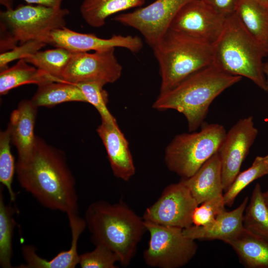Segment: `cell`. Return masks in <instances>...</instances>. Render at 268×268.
Returning a JSON list of instances; mask_svg holds the SVG:
<instances>
[{
  "instance_id": "6da1fadb",
  "label": "cell",
  "mask_w": 268,
  "mask_h": 268,
  "mask_svg": "<svg viewBox=\"0 0 268 268\" xmlns=\"http://www.w3.org/2000/svg\"><path fill=\"white\" fill-rule=\"evenodd\" d=\"M15 171L20 186L43 206L78 214L75 181L61 150L36 136L30 154L17 159Z\"/></svg>"
},
{
  "instance_id": "7a4b0ae2",
  "label": "cell",
  "mask_w": 268,
  "mask_h": 268,
  "mask_svg": "<svg viewBox=\"0 0 268 268\" xmlns=\"http://www.w3.org/2000/svg\"><path fill=\"white\" fill-rule=\"evenodd\" d=\"M84 218L95 246L108 247L122 266H129L147 231L142 217L121 201L111 203L99 200L90 204Z\"/></svg>"
},
{
  "instance_id": "3957f363",
  "label": "cell",
  "mask_w": 268,
  "mask_h": 268,
  "mask_svg": "<svg viewBox=\"0 0 268 268\" xmlns=\"http://www.w3.org/2000/svg\"><path fill=\"white\" fill-rule=\"evenodd\" d=\"M242 78L226 73L212 64L159 94L152 107L160 111L173 109L182 113L187 120L189 131L194 132L204 122L213 101Z\"/></svg>"
},
{
  "instance_id": "277c9868",
  "label": "cell",
  "mask_w": 268,
  "mask_h": 268,
  "mask_svg": "<svg viewBox=\"0 0 268 268\" xmlns=\"http://www.w3.org/2000/svg\"><path fill=\"white\" fill-rule=\"evenodd\" d=\"M213 47V64L223 71L244 76L268 92L263 59L268 53L248 32L233 13Z\"/></svg>"
},
{
  "instance_id": "5b68a950",
  "label": "cell",
  "mask_w": 268,
  "mask_h": 268,
  "mask_svg": "<svg viewBox=\"0 0 268 268\" xmlns=\"http://www.w3.org/2000/svg\"><path fill=\"white\" fill-rule=\"evenodd\" d=\"M152 48L159 67V94L213 63V46L170 29Z\"/></svg>"
},
{
  "instance_id": "8992f818",
  "label": "cell",
  "mask_w": 268,
  "mask_h": 268,
  "mask_svg": "<svg viewBox=\"0 0 268 268\" xmlns=\"http://www.w3.org/2000/svg\"><path fill=\"white\" fill-rule=\"evenodd\" d=\"M198 132L177 134L165 148L166 167L182 179L193 176L218 151L227 133L216 123L203 122Z\"/></svg>"
},
{
  "instance_id": "52a82bcc",
  "label": "cell",
  "mask_w": 268,
  "mask_h": 268,
  "mask_svg": "<svg viewBox=\"0 0 268 268\" xmlns=\"http://www.w3.org/2000/svg\"><path fill=\"white\" fill-rule=\"evenodd\" d=\"M69 13L67 9L62 7L20 4L0 11V31L17 44L33 40H42L47 44L52 31L66 27L65 18Z\"/></svg>"
},
{
  "instance_id": "ba28073f",
  "label": "cell",
  "mask_w": 268,
  "mask_h": 268,
  "mask_svg": "<svg viewBox=\"0 0 268 268\" xmlns=\"http://www.w3.org/2000/svg\"><path fill=\"white\" fill-rule=\"evenodd\" d=\"M150 239L143 254L145 263L158 268H180L196 255L198 246L195 240L186 237L183 229L164 226L144 220Z\"/></svg>"
},
{
  "instance_id": "9c48e42d",
  "label": "cell",
  "mask_w": 268,
  "mask_h": 268,
  "mask_svg": "<svg viewBox=\"0 0 268 268\" xmlns=\"http://www.w3.org/2000/svg\"><path fill=\"white\" fill-rule=\"evenodd\" d=\"M227 16L202 0H191L179 10L169 29L213 46L223 31Z\"/></svg>"
},
{
  "instance_id": "30bf717a",
  "label": "cell",
  "mask_w": 268,
  "mask_h": 268,
  "mask_svg": "<svg viewBox=\"0 0 268 268\" xmlns=\"http://www.w3.org/2000/svg\"><path fill=\"white\" fill-rule=\"evenodd\" d=\"M198 205L189 189L180 181L167 186L142 217L159 225L185 229L193 225V214Z\"/></svg>"
},
{
  "instance_id": "8fae6325",
  "label": "cell",
  "mask_w": 268,
  "mask_h": 268,
  "mask_svg": "<svg viewBox=\"0 0 268 268\" xmlns=\"http://www.w3.org/2000/svg\"><path fill=\"white\" fill-rule=\"evenodd\" d=\"M190 0H155L144 7L118 14L113 19L138 31L152 47L168 30L179 10Z\"/></svg>"
},
{
  "instance_id": "7c38bea8",
  "label": "cell",
  "mask_w": 268,
  "mask_h": 268,
  "mask_svg": "<svg viewBox=\"0 0 268 268\" xmlns=\"http://www.w3.org/2000/svg\"><path fill=\"white\" fill-rule=\"evenodd\" d=\"M115 48L74 53L62 77V81L76 84L88 81L112 83L121 76L122 66L115 54Z\"/></svg>"
},
{
  "instance_id": "4fadbf2b",
  "label": "cell",
  "mask_w": 268,
  "mask_h": 268,
  "mask_svg": "<svg viewBox=\"0 0 268 268\" xmlns=\"http://www.w3.org/2000/svg\"><path fill=\"white\" fill-rule=\"evenodd\" d=\"M252 116L239 119L226 133L219 148L222 181L226 192L237 175L242 164L258 134Z\"/></svg>"
},
{
  "instance_id": "5bb4252c",
  "label": "cell",
  "mask_w": 268,
  "mask_h": 268,
  "mask_svg": "<svg viewBox=\"0 0 268 268\" xmlns=\"http://www.w3.org/2000/svg\"><path fill=\"white\" fill-rule=\"evenodd\" d=\"M46 43L72 53L98 51L120 47L137 53L143 47L142 40L137 36L114 34L109 38L105 39L92 33L77 32L66 27L52 31L48 35Z\"/></svg>"
},
{
  "instance_id": "9a60e30c",
  "label": "cell",
  "mask_w": 268,
  "mask_h": 268,
  "mask_svg": "<svg viewBox=\"0 0 268 268\" xmlns=\"http://www.w3.org/2000/svg\"><path fill=\"white\" fill-rule=\"evenodd\" d=\"M96 131L106 149L114 175L129 181L134 175L135 168L129 142L118 125L101 121Z\"/></svg>"
},
{
  "instance_id": "2e32d148",
  "label": "cell",
  "mask_w": 268,
  "mask_h": 268,
  "mask_svg": "<svg viewBox=\"0 0 268 268\" xmlns=\"http://www.w3.org/2000/svg\"><path fill=\"white\" fill-rule=\"evenodd\" d=\"M71 233L70 248L58 254L49 261L40 257L34 246L25 245L22 246V255L26 263L17 268H74L79 263V255L77 251L78 241L80 235L86 227L84 218L78 214L67 215Z\"/></svg>"
},
{
  "instance_id": "e0dca14e",
  "label": "cell",
  "mask_w": 268,
  "mask_h": 268,
  "mask_svg": "<svg viewBox=\"0 0 268 268\" xmlns=\"http://www.w3.org/2000/svg\"><path fill=\"white\" fill-rule=\"evenodd\" d=\"M249 202L246 197L236 208L226 210L217 216L211 224L203 226H195L183 229L184 235L193 240H219L226 243L235 238L244 229L243 217Z\"/></svg>"
},
{
  "instance_id": "ac0fdd59",
  "label": "cell",
  "mask_w": 268,
  "mask_h": 268,
  "mask_svg": "<svg viewBox=\"0 0 268 268\" xmlns=\"http://www.w3.org/2000/svg\"><path fill=\"white\" fill-rule=\"evenodd\" d=\"M37 108L30 100H23L10 114L7 128L11 143L17 149V159L25 158L33 148L36 138L34 127Z\"/></svg>"
},
{
  "instance_id": "d6986e66",
  "label": "cell",
  "mask_w": 268,
  "mask_h": 268,
  "mask_svg": "<svg viewBox=\"0 0 268 268\" xmlns=\"http://www.w3.org/2000/svg\"><path fill=\"white\" fill-rule=\"evenodd\" d=\"M180 181L189 189L199 205L223 194L221 165L218 152L193 176Z\"/></svg>"
},
{
  "instance_id": "ffe728a7",
  "label": "cell",
  "mask_w": 268,
  "mask_h": 268,
  "mask_svg": "<svg viewBox=\"0 0 268 268\" xmlns=\"http://www.w3.org/2000/svg\"><path fill=\"white\" fill-rule=\"evenodd\" d=\"M235 13L250 35L268 53V6L257 0H239Z\"/></svg>"
},
{
  "instance_id": "44dd1931",
  "label": "cell",
  "mask_w": 268,
  "mask_h": 268,
  "mask_svg": "<svg viewBox=\"0 0 268 268\" xmlns=\"http://www.w3.org/2000/svg\"><path fill=\"white\" fill-rule=\"evenodd\" d=\"M225 243L233 249L246 268H268V241L244 228L238 236Z\"/></svg>"
},
{
  "instance_id": "7402d4cb",
  "label": "cell",
  "mask_w": 268,
  "mask_h": 268,
  "mask_svg": "<svg viewBox=\"0 0 268 268\" xmlns=\"http://www.w3.org/2000/svg\"><path fill=\"white\" fill-rule=\"evenodd\" d=\"M30 100L37 108L51 107L68 102L86 103L83 93L75 84L64 81H49L38 85Z\"/></svg>"
},
{
  "instance_id": "603a6c76",
  "label": "cell",
  "mask_w": 268,
  "mask_h": 268,
  "mask_svg": "<svg viewBox=\"0 0 268 268\" xmlns=\"http://www.w3.org/2000/svg\"><path fill=\"white\" fill-rule=\"evenodd\" d=\"M57 80L46 72L31 66L24 59H20L11 67L0 72V94H7L21 85L34 83L37 85Z\"/></svg>"
},
{
  "instance_id": "cb8c5ba5",
  "label": "cell",
  "mask_w": 268,
  "mask_h": 268,
  "mask_svg": "<svg viewBox=\"0 0 268 268\" xmlns=\"http://www.w3.org/2000/svg\"><path fill=\"white\" fill-rule=\"evenodd\" d=\"M145 0H83L80 7L85 21L93 27L103 26L115 13L142 5Z\"/></svg>"
},
{
  "instance_id": "d4e9b609",
  "label": "cell",
  "mask_w": 268,
  "mask_h": 268,
  "mask_svg": "<svg viewBox=\"0 0 268 268\" xmlns=\"http://www.w3.org/2000/svg\"><path fill=\"white\" fill-rule=\"evenodd\" d=\"M243 226L246 230L268 241V208L259 183L255 185L246 207Z\"/></svg>"
},
{
  "instance_id": "484cf974",
  "label": "cell",
  "mask_w": 268,
  "mask_h": 268,
  "mask_svg": "<svg viewBox=\"0 0 268 268\" xmlns=\"http://www.w3.org/2000/svg\"><path fill=\"white\" fill-rule=\"evenodd\" d=\"M74 53L63 48L38 51L24 60L46 72L58 82L62 81L63 74Z\"/></svg>"
},
{
  "instance_id": "4316f807",
  "label": "cell",
  "mask_w": 268,
  "mask_h": 268,
  "mask_svg": "<svg viewBox=\"0 0 268 268\" xmlns=\"http://www.w3.org/2000/svg\"><path fill=\"white\" fill-rule=\"evenodd\" d=\"M17 209L4 202L3 186L0 187V266L12 268V237L16 222L14 218Z\"/></svg>"
},
{
  "instance_id": "83f0119b",
  "label": "cell",
  "mask_w": 268,
  "mask_h": 268,
  "mask_svg": "<svg viewBox=\"0 0 268 268\" xmlns=\"http://www.w3.org/2000/svg\"><path fill=\"white\" fill-rule=\"evenodd\" d=\"M268 175V155L257 156L252 165L239 173L228 190L223 195L226 206L231 207L236 198L254 181Z\"/></svg>"
},
{
  "instance_id": "f1b7e54d",
  "label": "cell",
  "mask_w": 268,
  "mask_h": 268,
  "mask_svg": "<svg viewBox=\"0 0 268 268\" xmlns=\"http://www.w3.org/2000/svg\"><path fill=\"white\" fill-rule=\"evenodd\" d=\"M83 93L86 103L95 108L100 115L101 121L117 125L115 117L107 108L108 94L104 89L106 84L102 81H88L75 84Z\"/></svg>"
},
{
  "instance_id": "f546056e",
  "label": "cell",
  "mask_w": 268,
  "mask_h": 268,
  "mask_svg": "<svg viewBox=\"0 0 268 268\" xmlns=\"http://www.w3.org/2000/svg\"><path fill=\"white\" fill-rule=\"evenodd\" d=\"M10 143V132L7 127L0 133V182L6 188L10 201L14 202L16 195L12 188V183L16 164L11 151Z\"/></svg>"
},
{
  "instance_id": "4dcf8cb0",
  "label": "cell",
  "mask_w": 268,
  "mask_h": 268,
  "mask_svg": "<svg viewBox=\"0 0 268 268\" xmlns=\"http://www.w3.org/2000/svg\"><path fill=\"white\" fill-rule=\"evenodd\" d=\"M117 262L119 257L113 251L97 245L93 250L79 255L78 264L82 268H116Z\"/></svg>"
},
{
  "instance_id": "1f68e13d",
  "label": "cell",
  "mask_w": 268,
  "mask_h": 268,
  "mask_svg": "<svg viewBox=\"0 0 268 268\" xmlns=\"http://www.w3.org/2000/svg\"><path fill=\"white\" fill-rule=\"evenodd\" d=\"M201 204L196 207L193 214V224L195 226H203L211 224L218 215L225 210L223 194L209 199Z\"/></svg>"
},
{
  "instance_id": "d6a6232c",
  "label": "cell",
  "mask_w": 268,
  "mask_h": 268,
  "mask_svg": "<svg viewBox=\"0 0 268 268\" xmlns=\"http://www.w3.org/2000/svg\"><path fill=\"white\" fill-rule=\"evenodd\" d=\"M16 46L11 50L0 54V70L8 67L9 63L16 60L24 59L35 53L47 44L42 40H33L26 41Z\"/></svg>"
},
{
  "instance_id": "836d02e7",
  "label": "cell",
  "mask_w": 268,
  "mask_h": 268,
  "mask_svg": "<svg viewBox=\"0 0 268 268\" xmlns=\"http://www.w3.org/2000/svg\"><path fill=\"white\" fill-rule=\"evenodd\" d=\"M216 11L226 16L235 13L239 0H202Z\"/></svg>"
},
{
  "instance_id": "e575fe53",
  "label": "cell",
  "mask_w": 268,
  "mask_h": 268,
  "mask_svg": "<svg viewBox=\"0 0 268 268\" xmlns=\"http://www.w3.org/2000/svg\"><path fill=\"white\" fill-rule=\"evenodd\" d=\"M30 4H36L46 6L60 8L64 0H23ZM13 0H0L1 4L5 6L6 10L13 8Z\"/></svg>"
},
{
  "instance_id": "d590c367",
  "label": "cell",
  "mask_w": 268,
  "mask_h": 268,
  "mask_svg": "<svg viewBox=\"0 0 268 268\" xmlns=\"http://www.w3.org/2000/svg\"><path fill=\"white\" fill-rule=\"evenodd\" d=\"M263 68L264 73L266 77L267 85L268 88V62L264 63Z\"/></svg>"
},
{
  "instance_id": "8d00e7d4",
  "label": "cell",
  "mask_w": 268,
  "mask_h": 268,
  "mask_svg": "<svg viewBox=\"0 0 268 268\" xmlns=\"http://www.w3.org/2000/svg\"><path fill=\"white\" fill-rule=\"evenodd\" d=\"M263 197L265 203L268 208V190L263 192Z\"/></svg>"
},
{
  "instance_id": "74e56055",
  "label": "cell",
  "mask_w": 268,
  "mask_h": 268,
  "mask_svg": "<svg viewBox=\"0 0 268 268\" xmlns=\"http://www.w3.org/2000/svg\"><path fill=\"white\" fill-rule=\"evenodd\" d=\"M261 3L268 6V0H257Z\"/></svg>"
}]
</instances>
